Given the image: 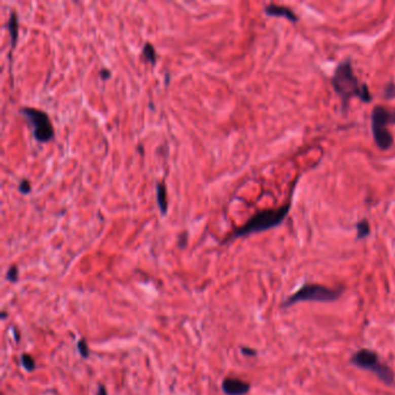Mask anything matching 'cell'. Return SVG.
I'll return each mask as SVG.
<instances>
[{
    "label": "cell",
    "mask_w": 395,
    "mask_h": 395,
    "mask_svg": "<svg viewBox=\"0 0 395 395\" xmlns=\"http://www.w3.org/2000/svg\"><path fill=\"white\" fill-rule=\"evenodd\" d=\"M7 28H8V30H10V34H11L12 48H14L16 40H18V34H19V23H18V18H16L15 12H12L11 13V18H10V20H8Z\"/></svg>",
    "instance_id": "10"
},
{
    "label": "cell",
    "mask_w": 395,
    "mask_h": 395,
    "mask_svg": "<svg viewBox=\"0 0 395 395\" xmlns=\"http://www.w3.org/2000/svg\"><path fill=\"white\" fill-rule=\"evenodd\" d=\"M78 350L80 352L81 357L84 358H88L89 356V349H88V345H87V342L85 339H81L79 342H78Z\"/></svg>",
    "instance_id": "15"
},
{
    "label": "cell",
    "mask_w": 395,
    "mask_h": 395,
    "mask_svg": "<svg viewBox=\"0 0 395 395\" xmlns=\"http://www.w3.org/2000/svg\"><path fill=\"white\" fill-rule=\"evenodd\" d=\"M157 202L161 214H166L168 205H167V190L164 183H157Z\"/></svg>",
    "instance_id": "9"
},
{
    "label": "cell",
    "mask_w": 395,
    "mask_h": 395,
    "mask_svg": "<svg viewBox=\"0 0 395 395\" xmlns=\"http://www.w3.org/2000/svg\"><path fill=\"white\" fill-rule=\"evenodd\" d=\"M96 395H107V390H105V387L103 385L99 386V389H97Z\"/></svg>",
    "instance_id": "20"
},
{
    "label": "cell",
    "mask_w": 395,
    "mask_h": 395,
    "mask_svg": "<svg viewBox=\"0 0 395 395\" xmlns=\"http://www.w3.org/2000/svg\"><path fill=\"white\" fill-rule=\"evenodd\" d=\"M356 230H357V239L363 240L368 238L370 233H371V226L368 219H362V221L357 222L356 224Z\"/></svg>",
    "instance_id": "11"
},
{
    "label": "cell",
    "mask_w": 395,
    "mask_h": 395,
    "mask_svg": "<svg viewBox=\"0 0 395 395\" xmlns=\"http://www.w3.org/2000/svg\"><path fill=\"white\" fill-rule=\"evenodd\" d=\"M18 275H19L18 268H16L15 266L11 267L7 271V279L10 280V282L14 283V282H16V280H18Z\"/></svg>",
    "instance_id": "16"
},
{
    "label": "cell",
    "mask_w": 395,
    "mask_h": 395,
    "mask_svg": "<svg viewBox=\"0 0 395 395\" xmlns=\"http://www.w3.org/2000/svg\"><path fill=\"white\" fill-rule=\"evenodd\" d=\"M19 190L21 191L22 194L30 193V183H29V181L26 180V178H23V180H21V182H20V185H19Z\"/></svg>",
    "instance_id": "17"
},
{
    "label": "cell",
    "mask_w": 395,
    "mask_h": 395,
    "mask_svg": "<svg viewBox=\"0 0 395 395\" xmlns=\"http://www.w3.org/2000/svg\"><path fill=\"white\" fill-rule=\"evenodd\" d=\"M332 87L341 99V109H348L350 100L358 97L362 102L370 103L373 100L368 84L362 83L353 72L352 63L350 58H345L336 65L331 78Z\"/></svg>",
    "instance_id": "1"
},
{
    "label": "cell",
    "mask_w": 395,
    "mask_h": 395,
    "mask_svg": "<svg viewBox=\"0 0 395 395\" xmlns=\"http://www.w3.org/2000/svg\"><path fill=\"white\" fill-rule=\"evenodd\" d=\"M142 55L145 56V58L149 60V62L154 65L157 62V54H156V49L153 48V46L151 43H145L144 48H142Z\"/></svg>",
    "instance_id": "12"
},
{
    "label": "cell",
    "mask_w": 395,
    "mask_h": 395,
    "mask_svg": "<svg viewBox=\"0 0 395 395\" xmlns=\"http://www.w3.org/2000/svg\"><path fill=\"white\" fill-rule=\"evenodd\" d=\"M241 352L243 353L245 356H248V357H253L256 355V351L253 349L250 348H241Z\"/></svg>",
    "instance_id": "18"
},
{
    "label": "cell",
    "mask_w": 395,
    "mask_h": 395,
    "mask_svg": "<svg viewBox=\"0 0 395 395\" xmlns=\"http://www.w3.org/2000/svg\"><path fill=\"white\" fill-rule=\"evenodd\" d=\"M20 113L29 122L32 128V134H34L36 140L40 142H47L54 138L55 131L47 113L29 107L20 109Z\"/></svg>",
    "instance_id": "6"
},
{
    "label": "cell",
    "mask_w": 395,
    "mask_h": 395,
    "mask_svg": "<svg viewBox=\"0 0 395 395\" xmlns=\"http://www.w3.org/2000/svg\"><path fill=\"white\" fill-rule=\"evenodd\" d=\"M100 75H101V78H102L103 80L111 78V72H109L108 70H102L100 72Z\"/></svg>",
    "instance_id": "19"
},
{
    "label": "cell",
    "mask_w": 395,
    "mask_h": 395,
    "mask_svg": "<svg viewBox=\"0 0 395 395\" xmlns=\"http://www.w3.org/2000/svg\"><path fill=\"white\" fill-rule=\"evenodd\" d=\"M21 363L23 365V368L29 372L34 371V370L36 369V363H35L34 358H32L30 355H27V353H23V355L21 356Z\"/></svg>",
    "instance_id": "13"
},
{
    "label": "cell",
    "mask_w": 395,
    "mask_h": 395,
    "mask_svg": "<svg viewBox=\"0 0 395 395\" xmlns=\"http://www.w3.org/2000/svg\"><path fill=\"white\" fill-rule=\"evenodd\" d=\"M343 293L342 288H329L322 284L308 283L298 289L293 295L283 301L282 307L288 308L298 303L316 301V303H331L340 298Z\"/></svg>",
    "instance_id": "3"
},
{
    "label": "cell",
    "mask_w": 395,
    "mask_h": 395,
    "mask_svg": "<svg viewBox=\"0 0 395 395\" xmlns=\"http://www.w3.org/2000/svg\"><path fill=\"white\" fill-rule=\"evenodd\" d=\"M389 125H395V109L389 111L384 105H374L371 112V131L374 144L382 151H387L394 144V136Z\"/></svg>",
    "instance_id": "4"
},
{
    "label": "cell",
    "mask_w": 395,
    "mask_h": 395,
    "mask_svg": "<svg viewBox=\"0 0 395 395\" xmlns=\"http://www.w3.org/2000/svg\"><path fill=\"white\" fill-rule=\"evenodd\" d=\"M350 363L353 366L366 370L374 373L378 379L384 382L387 386H393L395 382V376L393 370L380 360L379 355L376 351L370 349H361L352 353L350 358Z\"/></svg>",
    "instance_id": "5"
},
{
    "label": "cell",
    "mask_w": 395,
    "mask_h": 395,
    "mask_svg": "<svg viewBox=\"0 0 395 395\" xmlns=\"http://www.w3.org/2000/svg\"><path fill=\"white\" fill-rule=\"evenodd\" d=\"M299 180V176L296 178L295 182H293V187L291 190V196L290 199L286 204H284L282 206L277 207V209H268V210H263L261 212H258L254 214L249 221H248L245 225H242L241 227L235 230L234 232H232L231 235L227 238L224 243L232 241V240L238 239V238H242V237H248V235L255 234V233H260V232H264L271 229H275V227L282 225V223L286 219V217L290 213V210L292 207V197H293V191L296 189V185Z\"/></svg>",
    "instance_id": "2"
},
{
    "label": "cell",
    "mask_w": 395,
    "mask_h": 395,
    "mask_svg": "<svg viewBox=\"0 0 395 395\" xmlns=\"http://www.w3.org/2000/svg\"><path fill=\"white\" fill-rule=\"evenodd\" d=\"M264 13L268 16H274V18H284L291 23L299 22V16L296 14V12L286 6L270 4L264 7Z\"/></svg>",
    "instance_id": "8"
},
{
    "label": "cell",
    "mask_w": 395,
    "mask_h": 395,
    "mask_svg": "<svg viewBox=\"0 0 395 395\" xmlns=\"http://www.w3.org/2000/svg\"><path fill=\"white\" fill-rule=\"evenodd\" d=\"M384 97L387 100H392L395 99V83L390 81V83H387L385 85L384 88Z\"/></svg>",
    "instance_id": "14"
},
{
    "label": "cell",
    "mask_w": 395,
    "mask_h": 395,
    "mask_svg": "<svg viewBox=\"0 0 395 395\" xmlns=\"http://www.w3.org/2000/svg\"><path fill=\"white\" fill-rule=\"evenodd\" d=\"M223 390L226 395H245L250 389V384L238 378H225L223 381Z\"/></svg>",
    "instance_id": "7"
}]
</instances>
